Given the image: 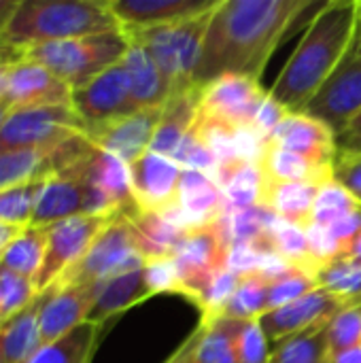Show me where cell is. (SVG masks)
<instances>
[{
  "mask_svg": "<svg viewBox=\"0 0 361 363\" xmlns=\"http://www.w3.org/2000/svg\"><path fill=\"white\" fill-rule=\"evenodd\" d=\"M304 0H219L211 15L194 85L223 74L257 79L300 13Z\"/></svg>",
  "mask_w": 361,
  "mask_h": 363,
  "instance_id": "cell-1",
  "label": "cell"
},
{
  "mask_svg": "<svg viewBox=\"0 0 361 363\" xmlns=\"http://www.w3.org/2000/svg\"><path fill=\"white\" fill-rule=\"evenodd\" d=\"M361 17L360 0H332L313 17L270 96L289 113H302L347 60Z\"/></svg>",
  "mask_w": 361,
  "mask_h": 363,
  "instance_id": "cell-2",
  "label": "cell"
},
{
  "mask_svg": "<svg viewBox=\"0 0 361 363\" xmlns=\"http://www.w3.org/2000/svg\"><path fill=\"white\" fill-rule=\"evenodd\" d=\"M121 32L109 2L98 0H19L0 43L17 51L45 43Z\"/></svg>",
  "mask_w": 361,
  "mask_h": 363,
  "instance_id": "cell-3",
  "label": "cell"
},
{
  "mask_svg": "<svg viewBox=\"0 0 361 363\" xmlns=\"http://www.w3.org/2000/svg\"><path fill=\"white\" fill-rule=\"evenodd\" d=\"M215 9L183 21L123 32L132 45L143 47L157 64L170 96L194 87V72L198 68L204 34Z\"/></svg>",
  "mask_w": 361,
  "mask_h": 363,
  "instance_id": "cell-4",
  "label": "cell"
},
{
  "mask_svg": "<svg viewBox=\"0 0 361 363\" xmlns=\"http://www.w3.org/2000/svg\"><path fill=\"white\" fill-rule=\"evenodd\" d=\"M128 49L130 40L121 30L36 45L32 49H26L23 57L49 68L74 91L94 81L104 70L117 66L126 57Z\"/></svg>",
  "mask_w": 361,
  "mask_h": 363,
  "instance_id": "cell-5",
  "label": "cell"
},
{
  "mask_svg": "<svg viewBox=\"0 0 361 363\" xmlns=\"http://www.w3.org/2000/svg\"><path fill=\"white\" fill-rule=\"evenodd\" d=\"M145 266L130 219L117 215L94 240L79 264L64 272L55 285H100L117 274ZM53 287V285H51Z\"/></svg>",
  "mask_w": 361,
  "mask_h": 363,
  "instance_id": "cell-6",
  "label": "cell"
},
{
  "mask_svg": "<svg viewBox=\"0 0 361 363\" xmlns=\"http://www.w3.org/2000/svg\"><path fill=\"white\" fill-rule=\"evenodd\" d=\"M87 134L72 104L11 111L0 128V151L55 149L74 136Z\"/></svg>",
  "mask_w": 361,
  "mask_h": 363,
  "instance_id": "cell-7",
  "label": "cell"
},
{
  "mask_svg": "<svg viewBox=\"0 0 361 363\" xmlns=\"http://www.w3.org/2000/svg\"><path fill=\"white\" fill-rule=\"evenodd\" d=\"M230 247L232 242L223 217L211 225L185 232L183 240L172 253V259L177 264L183 285V296L187 300L198 304L209 283L221 270H226Z\"/></svg>",
  "mask_w": 361,
  "mask_h": 363,
  "instance_id": "cell-8",
  "label": "cell"
},
{
  "mask_svg": "<svg viewBox=\"0 0 361 363\" xmlns=\"http://www.w3.org/2000/svg\"><path fill=\"white\" fill-rule=\"evenodd\" d=\"M117 215H79L49 225L47 234V251L43 257V266L34 279V289L43 296L57 279L68 272L74 264L83 259L100 232L115 219Z\"/></svg>",
  "mask_w": 361,
  "mask_h": 363,
  "instance_id": "cell-9",
  "label": "cell"
},
{
  "mask_svg": "<svg viewBox=\"0 0 361 363\" xmlns=\"http://www.w3.org/2000/svg\"><path fill=\"white\" fill-rule=\"evenodd\" d=\"M257 79L243 74H223L200 87L198 117L204 121L223 123L232 130L253 128V121L268 98Z\"/></svg>",
  "mask_w": 361,
  "mask_h": 363,
  "instance_id": "cell-10",
  "label": "cell"
},
{
  "mask_svg": "<svg viewBox=\"0 0 361 363\" xmlns=\"http://www.w3.org/2000/svg\"><path fill=\"white\" fill-rule=\"evenodd\" d=\"M302 113L323 121L336 136L347 128V123L361 113V51L351 47L347 60Z\"/></svg>",
  "mask_w": 361,
  "mask_h": 363,
  "instance_id": "cell-11",
  "label": "cell"
},
{
  "mask_svg": "<svg viewBox=\"0 0 361 363\" xmlns=\"http://www.w3.org/2000/svg\"><path fill=\"white\" fill-rule=\"evenodd\" d=\"M72 108L85 123L87 132L100 128L109 121L136 113L130 79L119 62L117 66L104 70L87 85L72 91Z\"/></svg>",
  "mask_w": 361,
  "mask_h": 363,
  "instance_id": "cell-12",
  "label": "cell"
},
{
  "mask_svg": "<svg viewBox=\"0 0 361 363\" xmlns=\"http://www.w3.org/2000/svg\"><path fill=\"white\" fill-rule=\"evenodd\" d=\"M2 100L11 111L72 104V89L43 64L21 57L13 64Z\"/></svg>",
  "mask_w": 361,
  "mask_h": 363,
  "instance_id": "cell-13",
  "label": "cell"
},
{
  "mask_svg": "<svg viewBox=\"0 0 361 363\" xmlns=\"http://www.w3.org/2000/svg\"><path fill=\"white\" fill-rule=\"evenodd\" d=\"M98 285H53L40 296L38 330L49 345L87 321L96 302Z\"/></svg>",
  "mask_w": 361,
  "mask_h": 363,
  "instance_id": "cell-14",
  "label": "cell"
},
{
  "mask_svg": "<svg viewBox=\"0 0 361 363\" xmlns=\"http://www.w3.org/2000/svg\"><path fill=\"white\" fill-rule=\"evenodd\" d=\"M183 168L166 155L147 151L134 164H130L132 194L140 211L166 215L179 194Z\"/></svg>",
  "mask_w": 361,
  "mask_h": 363,
  "instance_id": "cell-15",
  "label": "cell"
},
{
  "mask_svg": "<svg viewBox=\"0 0 361 363\" xmlns=\"http://www.w3.org/2000/svg\"><path fill=\"white\" fill-rule=\"evenodd\" d=\"M162 113L164 106L143 108L132 115L109 121L100 128H94L87 132V136L96 147L117 155L130 166L149 151L155 130L162 121Z\"/></svg>",
  "mask_w": 361,
  "mask_h": 363,
  "instance_id": "cell-16",
  "label": "cell"
},
{
  "mask_svg": "<svg viewBox=\"0 0 361 363\" xmlns=\"http://www.w3.org/2000/svg\"><path fill=\"white\" fill-rule=\"evenodd\" d=\"M345 306L347 304L340 298L326 291L323 287H317L311 294L302 296L300 300L266 313L260 319V323H262V330H264L268 342L277 345V342H281L289 336H296L321 321L334 319V315L340 313Z\"/></svg>",
  "mask_w": 361,
  "mask_h": 363,
  "instance_id": "cell-17",
  "label": "cell"
},
{
  "mask_svg": "<svg viewBox=\"0 0 361 363\" xmlns=\"http://www.w3.org/2000/svg\"><path fill=\"white\" fill-rule=\"evenodd\" d=\"M266 143H274L319 166H332L338 153L336 134L306 113H289Z\"/></svg>",
  "mask_w": 361,
  "mask_h": 363,
  "instance_id": "cell-18",
  "label": "cell"
},
{
  "mask_svg": "<svg viewBox=\"0 0 361 363\" xmlns=\"http://www.w3.org/2000/svg\"><path fill=\"white\" fill-rule=\"evenodd\" d=\"M219 0H113L109 2L121 30H143L183 21L217 6Z\"/></svg>",
  "mask_w": 361,
  "mask_h": 363,
  "instance_id": "cell-19",
  "label": "cell"
},
{
  "mask_svg": "<svg viewBox=\"0 0 361 363\" xmlns=\"http://www.w3.org/2000/svg\"><path fill=\"white\" fill-rule=\"evenodd\" d=\"M198 98H200V85H194L168 98L149 151L166 157H172L177 153V149L181 147V143L185 140V136L191 132L196 123Z\"/></svg>",
  "mask_w": 361,
  "mask_h": 363,
  "instance_id": "cell-20",
  "label": "cell"
},
{
  "mask_svg": "<svg viewBox=\"0 0 361 363\" xmlns=\"http://www.w3.org/2000/svg\"><path fill=\"white\" fill-rule=\"evenodd\" d=\"M147 298H151V291L145 279V266L117 274L98 285L96 302L91 306L87 321L96 325H104L111 317L145 302Z\"/></svg>",
  "mask_w": 361,
  "mask_h": 363,
  "instance_id": "cell-21",
  "label": "cell"
},
{
  "mask_svg": "<svg viewBox=\"0 0 361 363\" xmlns=\"http://www.w3.org/2000/svg\"><path fill=\"white\" fill-rule=\"evenodd\" d=\"M236 330V319L221 317L213 323H200L179 353L185 363H238Z\"/></svg>",
  "mask_w": 361,
  "mask_h": 363,
  "instance_id": "cell-22",
  "label": "cell"
},
{
  "mask_svg": "<svg viewBox=\"0 0 361 363\" xmlns=\"http://www.w3.org/2000/svg\"><path fill=\"white\" fill-rule=\"evenodd\" d=\"M319 187L321 185L306 183V181H296V183H283V181L268 183L266 181L262 206H266L281 221H287L291 225L306 230L311 225Z\"/></svg>",
  "mask_w": 361,
  "mask_h": 363,
  "instance_id": "cell-23",
  "label": "cell"
},
{
  "mask_svg": "<svg viewBox=\"0 0 361 363\" xmlns=\"http://www.w3.org/2000/svg\"><path fill=\"white\" fill-rule=\"evenodd\" d=\"M121 64L130 79V91H132L136 111L160 108L168 102L170 89L166 85V79L143 47L130 43V49L126 57L121 60Z\"/></svg>",
  "mask_w": 361,
  "mask_h": 363,
  "instance_id": "cell-24",
  "label": "cell"
},
{
  "mask_svg": "<svg viewBox=\"0 0 361 363\" xmlns=\"http://www.w3.org/2000/svg\"><path fill=\"white\" fill-rule=\"evenodd\" d=\"M264 181H283V183H296V181H306V183H317L323 185L332 181V166H319L294 151H287L274 143H266L264 151L257 162Z\"/></svg>",
  "mask_w": 361,
  "mask_h": 363,
  "instance_id": "cell-25",
  "label": "cell"
},
{
  "mask_svg": "<svg viewBox=\"0 0 361 363\" xmlns=\"http://www.w3.org/2000/svg\"><path fill=\"white\" fill-rule=\"evenodd\" d=\"M40 296L21 313L0 323V363H26L40 347Z\"/></svg>",
  "mask_w": 361,
  "mask_h": 363,
  "instance_id": "cell-26",
  "label": "cell"
},
{
  "mask_svg": "<svg viewBox=\"0 0 361 363\" xmlns=\"http://www.w3.org/2000/svg\"><path fill=\"white\" fill-rule=\"evenodd\" d=\"M215 183L219 185L228 208H251L262 204L266 181L257 164L238 160L219 166Z\"/></svg>",
  "mask_w": 361,
  "mask_h": 363,
  "instance_id": "cell-27",
  "label": "cell"
},
{
  "mask_svg": "<svg viewBox=\"0 0 361 363\" xmlns=\"http://www.w3.org/2000/svg\"><path fill=\"white\" fill-rule=\"evenodd\" d=\"M130 219V225L134 230L138 249L147 259L155 257H172L179 242L183 240L185 232L177 225H172L164 215L151 213V211H136Z\"/></svg>",
  "mask_w": 361,
  "mask_h": 363,
  "instance_id": "cell-28",
  "label": "cell"
},
{
  "mask_svg": "<svg viewBox=\"0 0 361 363\" xmlns=\"http://www.w3.org/2000/svg\"><path fill=\"white\" fill-rule=\"evenodd\" d=\"M102 325L81 323L66 336L43 345L26 363H91Z\"/></svg>",
  "mask_w": 361,
  "mask_h": 363,
  "instance_id": "cell-29",
  "label": "cell"
},
{
  "mask_svg": "<svg viewBox=\"0 0 361 363\" xmlns=\"http://www.w3.org/2000/svg\"><path fill=\"white\" fill-rule=\"evenodd\" d=\"M53 177V149L0 151V191Z\"/></svg>",
  "mask_w": 361,
  "mask_h": 363,
  "instance_id": "cell-30",
  "label": "cell"
},
{
  "mask_svg": "<svg viewBox=\"0 0 361 363\" xmlns=\"http://www.w3.org/2000/svg\"><path fill=\"white\" fill-rule=\"evenodd\" d=\"M330 321L277 342L268 363H330Z\"/></svg>",
  "mask_w": 361,
  "mask_h": 363,
  "instance_id": "cell-31",
  "label": "cell"
},
{
  "mask_svg": "<svg viewBox=\"0 0 361 363\" xmlns=\"http://www.w3.org/2000/svg\"><path fill=\"white\" fill-rule=\"evenodd\" d=\"M47 234H49L47 228H36V225L26 228L2 253L0 268L34 283L47 251Z\"/></svg>",
  "mask_w": 361,
  "mask_h": 363,
  "instance_id": "cell-32",
  "label": "cell"
},
{
  "mask_svg": "<svg viewBox=\"0 0 361 363\" xmlns=\"http://www.w3.org/2000/svg\"><path fill=\"white\" fill-rule=\"evenodd\" d=\"M266 247H268V251H272L274 255H279L294 268L304 270L317 279V264L311 255V247H309L304 228H298V225L277 219L266 236Z\"/></svg>",
  "mask_w": 361,
  "mask_h": 363,
  "instance_id": "cell-33",
  "label": "cell"
},
{
  "mask_svg": "<svg viewBox=\"0 0 361 363\" xmlns=\"http://www.w3.org/2000/svg\"><path fill=\"white\" fill-rule=\"evenodd\" d=\"M268 296L270 283L262 274H243L238 277L236 291L230 298L221 317L236 321H257L268 313Z\"/></svg>",
  "mask_w": 361,
  "mask_h": 363,
  "instance_id": "cell-34",
  "label": "cell"
},
{
  "mask_svg": "<svg viewBox=\"0 0 361 363\" xmlns=\"http://www.w3.org/2000/svg\"><path fill=\"white\" fill-rule=\"evenodd\" d=\"M357 211H361L360 200L347 187H343L340 183H336L332 179L319 187L315 208H313V217H311V225L330 228V225L343 221L345 217H349Z\"/></svg>",
  "mask_w": 361,
  "mask_h": 363,
  "instance_id": "cell-35",
  "label": "cell"
},
{
  "mask_svg": "<svg viewBox=\"0 0 361 363\" xmlns=\"http://www.w3.org/2000/svg\"><path fill=\"white\" fill-rule=\"evenodd\" d=\"M317 283L345 304L361 302V264L351 257H340L319 268Z\"/></svg>",
  "mask_w": 361,
  "mask_h": 363,
  "instance_id": "cell-36",
  "label": "cell"
},
{
  "mask_svg": "<svg viewBox=\"0 0 361 363\" xmlns=\"http://www.w3.org/2000/svg\"><path fill=\"white\" fill-rule=\"evenodd\" d=\"M45 181L47 179H38L0 191V223L15 225V228H30Z\"/></svg>",
  "mask_w": 361,
  "mask_h": 363,
  "instance_id": "cell-37",
  "label": "cell"
},
{
  "mask_svg": "<svg viewBox=\"0 0 361 363\" xmlns=\"http://www.w3.org/2000/svg\"><path fill=\"white\" fill-rule=\"evenodd\" d=\"M361 340V302L347 304L330 321V359Z\"/></svg>",
  "mask_w": 361,
  "mask_h": 363,
  "instance_id": "cell-38",
  "label": "cell"
},
{
  "mask_svg": "<svg viewBox=\"0 0 361 363\" xmlns=\"http://www.w3.org/2000/svg\"><path fill=\"white\" fill-rule=\"evenodd\" d=\"M0 298H2V321H6L13 315L21 313L26 306H30L38 298V294L32 281L0 268Z\"/></svg>",
  "mask_w": 361,
  "mask_h": 363,
  "instance_id": "cell-39",
  "label": "cell"
},
{
  "mask_svg": "<svg viewBox=\"0 0 361 363\" xmlns=\"http://www.w3.org/2000/svg\"><path fill=\"white\" fill-rule=\"evenodd\" d=\"M236 357L238 363H268V338L257 321H238L236 330Z\"/></svg>",
  "mask_w": 361,
  "mask_h": 363,
  "instance_id": "cell-40",
  "label": "cell"
},
{
  "mask_svg": "<svg viewBox=\"0 0 361 363\" xmlns=\"http://www.w3.org/2000/svg\"><path fill=\"white\" fill-rule=\"evenodd\" d=\"M319 283L313 274L304 272V270H296L291 274H287L285 279L277 281L270 285V296H268V313L281 306H287L296 300H300L302 296L311 294L313 289H317Z\"/></svg>",
  "mask_w": 361,
  "mask_h": 363,
  "instance_id": "cell-41",
  "label": "cell"
},
{
  "mask_svg": "<svg viewBox=\"0 0 361 363\" xmlns=\"http://www.w3.org/2000/svg\"><path fill=\"white\" fill-rule=\"evenodd\" d=\"M145 279L151 296L157 294H179L183 296L181 277L172 257H155L145 262Z\"/></svg>",
  "mask_w": 361,
  "mask_h": 363,
  "instance_id": "cell-42",
  "label": "cell"
},
{
  "mask_svg": "<svg viewBox=\"0 0 361 363\" xmlns=\"http://www.w3.org/2000/svg\"><path fill=\"white\" fill-rule=\"evenodd\" d=\"M306 238H309V247H311V255L317 264V272L319 268H323L330 262H336L340 257L347 255L345 245L332 234L330 228L323 225H309L306 228Z\"/></svg>",
  "mask_w": 361,
  "mask_h": 363,
  "instance_id": "cell-43",
  "label": "cell"
},
{
  "mask_svg": "<svg viewBox=\"0 0 361 363\" xmlns=\"http://www.w3.org/2000/svg\"><path fill=\"white\" fill-rule=\"evenodd\" d=\"M332 177L361 202V151H338L332 164Z\"/></svg>",
  "mask_w": 361,
  "mask_h": 363,
  "instance_id": "cell-44",
  "label": "cell"
},
{
  "mask_svg": "<svg viewBox=\"0 0 361 363\" xmlns=\"http://www.w3.org/2000/svg\"><path fill=\"white\" fill-rule=\"evenodd\" d=\"M287 115H289V111H287L285 106H281V104L268 94V98L264 100V104H262V108H260V113H257V117H255V121H253V130H255L264 140H268V138L272 136V132L281 125V121H283Z\"/></svg>",
  "mask_w": 361,
  "mask_h": 363,
  "instance_id": "cell-45",
  "label": "cell"
},
{
  "mask_svg": "<svg viewBox=\"0 0 361 363\" xmlns=\"http://www.w3.org/2000/svg\"><path fill=\"white\" fill-rule=\"evenodd\" d=\"M338 151H361V113H357L347 128L336 136Z\"/></svg>",
  "mask_w": 361,
  "mask_h": 363,
  "instance_id": "cell-46",
  "label": "cell"
},
{
  "mask_svg": "<svg viewBox=\"0 0 361 363\" xmlns=\"http://www.w3.org/2000/svg\"><path fill=\"white\" fill-rule=\"evenodd\" d=\"M23 57L21 51L9 47V45H2L0 43V100L4 96V87H6V79H9V72L13 68L15 62H19Z\"/></svg>",
  "mask_w": 361,
  "mask_h": 363,
  "instance_id": "cell-47",
  "label": "cell"
},
{
  "mask_svg": "<svg viewBox=\"0 0 361 363\" xmlns=\"http://www.w3.org/2000/svg\"><path fill=\"white\" fill-rule=\"evenodd\" d=\"M23 230H26V228H15V225L0 223V257H2V253L6 251V247H9Z\"/></svg>",
  "mask_w": 361,
  "mask_h": 363,
  "instance_id": "cell-48",
  "label": "cell"
},
{
  "mask_svg": "<svg viewBox=\"0 0 361 363\" xmlns=\"http://www.w3.org/2000/svg\"><path fill=\"white\" fill-rule=\"evenodd\" d=\"M330 363H361V340L355 345V347H351V349H345V351H340L338 355H334Z\"/></svg>",
  "mask_w": 361,
  "mask_h": 363,
  "instance_id": "cell-49",
  "label": "cell"
},
{
  "mask_svg": "<svg viewBox=\"0 0 361 363\" xmlns=\"http://www.w3.org/2000/svg\"><path fill=\"white\" fill-rule=\"evenodd\" d=\"M17 4H19V0H0V34L4 32L6 23L11 21Z\"/></svg>",
  "mask_w": 361,
  "mask_h": 363,
  "instance_id": "cell-50",
  "label": "cell"
},
{
  "mask_svg": "<svg viewBox=\"0 0 361 363\" xmlns=\"http://www.w3.org/2000/svg\"><path fill=\"white\" fill-rule=\"evenodd\" d=\"M347 257H351V259H355V262H360L361 264V234L351 242V247H349V251H347Z\"/></svg>",
  "mask_w": 361,
  "mask_h": 363,
  "instance_id": "cell-51",
  "label": "cell"
},
{
  "mask_svg": "<svg viewBox=\"0 0 361 363\" xmlns=\"http://www.w3.org/2000/svg\"><path fill=\"white\" fill-rule=\"evenodd\" d=\"M9 113H11L9 104H6L4 100H0V128H2V123H4V119L9 117Z\"/></svg>",
  "mask_w": 361,
  "mask_h": 363,
  "instance_id": "cell-52",
  "label": "cell"
},
{
  "mask_svg": "<svg viewBox=\"0 0 361 363\" xmlns=\"http://www.w3.org/2000/svg\"><path fill=\"white\" fill-rule=\"evenodd\" d=\"M353 49L361 51V17H360V26H357V36H355V43H353Z\"/></svg>",
  "mask_w": 361,
  "mask_h": 363,
  "instance_id": "cell-53",
  "label": "cell"
},
{
  "mask_svg": "<svg viewBox=\"0 0 361 363\" xmlns=\"http://www.w3.org/2000/svg\"><path fill=\"white\" fill-rule=\"evenodd\" d=\"M166 363H185V359H183V355L177 351V353H174V355H172V357H170Z\"/></svg>",
  "mask_w": 361,
  "mask_h": 363,
  "instance_id": "cell-54",
  "label": "cell"
},
{
  "mask_svg": "<svg viewBox=\"0 0 361 363\" xmlns=\"http://www.w3.org/2000/svg\"><path fill=\"white\" fill-rule=\"evenodd\" d=\"M0 323H2V298H0Z\"/></svg>",
  "mask_w": 361,
  "mask_h": 363,
  "instance_id": "cell-55",
  "label": "cell"
}]
</instances>
